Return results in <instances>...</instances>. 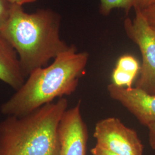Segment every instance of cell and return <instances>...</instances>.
Instances as JSON below:
<instances>
[{"mask_svg":"<svg viewBox=\"0 0 155 155\" xmlns=\"http://www.w3.org/2000/svg\"><path fill=\"white\" fill-rule=\"evenodd\" d=\"M59 155H86L88 131L81 112V102L67 109L59 127Z\"/></svg>","mask_w":155,"mask_h":155,"instance_id":"obj_6","label":"cell"},{"mask_svg":"<svg viewBox=\"0 0 155 155\" xmlns=\"http://www.w3.org/2000/svg\"><path fill=\"white\" fill-rule=\"evenodd\" d=\"M88 61V53L78 52L75 46H70L51 64L31 72L22 86L1 106V112L7 116H22L56 98L72 94Z\"/></svg>","mask_w":155,"mask_h":155,"instance_id":"obj_1","label":"cell"},{"mask_svg":"<svg viewBox=\"0 0 155 155\" xmlns=\"http://www.w3.org/2000/svg\"><path fill=\"white\" fill-rule=\"evenodd\" d=\"M13 5L8 0H0V31L9 19Z\"/></svg>","mask_w":155,"mask_h":155,"instance_id":"obj_12","label":"cell"},{"mask_svg":"<svg viewBox=\"0 0 155 155\" xmlns=\"http://www.w3.org/2000/svg\"><path fill=\"white\" fill-rule=\"evenodd\" d=\"M68 101L61 98L0 122V155H59V127Z\"/></svg>","mask_w":155,"mask_h":155,"instance_id":"obj_3","label":"cell"},{"mask_svg":"<svg viewBox=\"0 0 155 155\" xmlns=\"http://www.w3.org/2000/svg\"><path fill=\"white\" fill-rule=\"evenodd\" d=\"M60 27L61 17L51 9L28 13L22 6L13 5L0 32L16 51L27 77L70 47L61 38Z\"/></svg>","mask_w":155,"mask_h":155,"instance_id":"obj_2","label":"cell"},{"mask_svg":"<svg viewBox=\"0 0 155 155\" xmlns=\"http://www.w3.org/2000/svg\"><path fill=\"white\" fill-rule=\"evenodd\" d=\"M116 67L135 76H137L141 69L137 60L130 55H124L121 56L117 62Z\"/></svg>","mask_w":155,"mask_h":155,"instance_id":"obj_10","label":"cell"},{"mask_svg":"<svg viewBox=\"0 0 155 155\" xmlns=\"http://www.w3.org/2000/svg\"><path fill=\"white\" fill-rule=\"evenodd\" d=\"M136 77L132 74L116 67L112 73L113 83L118 86L132 87L133 81Z\"/></svg>","mask_w":155,"mask_h":155,"instance_id":"obj_11","label":"cell"},{"mask_svg":"<svg viewBox=\"0 0 155 155\" xmlns=\"http://www.w3.org/2000/svg\"><path fill=\"white\" fill-rule=\"evenodd\" d=\"M149 130V142L150 146L153 150H155V124H150L148 127Z\"/></svg>","mask_w":155,"mask_h":155,"instance_id":"obj_16","label":"cell"},{"mask_svg":"<svg viewBox=\"0 0 155 155\" xmlns=\"http://www.w3.org/2000/svg\"><path fill=\"white\" fill-rule=\"evenodd\" d=\"M92 155H117L108 150L104 149L100 147L95 145L90 150Z\"/></svg>","mask_w":155,"mask_h":155,"instance_id":"obj_15","label":"cell"},{"mask_svg":"<svg viewBox=\"0 0 155 155\" xmlns=\"http://www.w3.org/2000/svg\"><path fill=\"white\" fill-rule=\"evenodd\" d=\"M141 11L150 25L155 28V4Z\"/></svg>","mask_w":155,"mask_h":155,"instance_id":"obj_13","label":"cell"},{"mask_svg":"<svg viewBox=\"0 0 155 155\" xmlns=\"http://www.w3.org/2000/svg\"><path fill=\"white\" fill-rule=\"evenodd\" d=\"M134 7V0H100V12L104 16L109 15L114 8H122L127 12Z\"/></svg>","mask_w":155,"mask_h":155,"instance_id":"obj_9","label":"cell"},{"mask_svg":"<svg viewBox=\"0 0 155 155\" xmlns=\"http://www.w3.org/2000/svg\"><path fill=\"white\" fill-rule=\"evenodd\" d=\"M96 145L117 155H143L144 145L137 132L116 117H108L95 125Z\"/></svg>","mask_w":155,"mask_h":155,"instance_id":"obj_5","label":"cell"},{"mask_svg":"<svg viewBox=\"0 0 155 155\" xmlns=\"http://www.w3.org/2000/svg\"><path fill=\"white\" fill-rule=\"evenodd\" d=\"M26 78L16 51L0 32V81L16 91Z\"/></svg>","mask_w":155,"mask_h":155,"instance_id":"obj_8","label":"cell"},{"mask_svg":"<svg viewBox=\"0 0 155 155\" xmlns=\"http://www.w3.org/2000/svg\"><path fill=\"white\" fill-rule=\"evenodd\" d=\"M128 37L139 46L143 63L136 87L155 94V31L141 11H136L133 20L127 18L124 22Z\"/></svg>","mask_w":155,"mask_h":155,"instance_id":"obj_4","label":"cell"},{"mask_svg":"<svg viewBox=\"0 0 155 155\" xmlns=\"http://www.w3.org/2000/svg\"><path fill=\"white\" fill-rule=\"evenodd\" d=\"M155 4V0H134V8L135 10L143 11Z\"/></svg>","mask_w":155,"mask_h":155,"instance_id":"obj_14","label":"cell"},{"mask_svg":"<svg viewBox=\"0 0 155 155\" xmlns=\"http://www.w3.org/2000/svg\"><path fill=\"white\" fill-rule=\"evenodd\" d=\"M153 29H155V28H153Z\"/></svg>","mask_w":155,"mask_h":155,"instance_id":"obj_18","label":"cell"},{"mask_svg":"<svg viewBox=\"0 0 155 155\" xmlns=\"http://www.w3.org/2000/svg\"><path fill=\"white\" fill-rule=\"evenodd\" d=\"M11 3L13 4H16L18 5L22 6L25 4H28L35 2L37 0H8Z\"/></svg>","mask_w":155,"mask_h":155,"instance_id":"obj_17","label":"cell"},{"mask_svg":"<svg viewBox=\"0 0 155 155\" xmlns=\"http://www.w3.org/2000/svg\"><path fill=\"white\" fill-rule=\"evenodd\" d=\"M107 90L111 98L120 102L141 125L148 127L155 124V94L137 87H125L113 83Z\"/></svg>","mask_w":155,"mask_h":155,"instance_id":"obj_7","label":"cell"}]
</instances>
